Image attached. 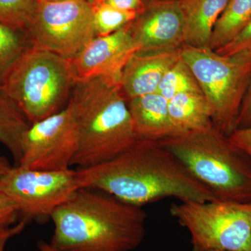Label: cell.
Returning <instances> with one entry per match:
<instances>
[{"mask_svg":"<svg viewBox=\"0 0 251 251\" xmlns=\"http://www.w3.org/2000/svg\"><path fill=\"white\" fill-rule=\"evenodd\" d=\"M76 172L80 188L99 190L142 207L168 198L217 201L173 153L153 140L138 139L110 161Z\"/></svg>","mask_w":251,"mask_h":251,"instance_id":"cell-1","label":"cell"},{"mask_svg":"<svg viewBox=\"0 0 251 251\" xmlns=\"http://www.w3.org/2000/svg\"><path fill=\"white\" fill-rule=\"evenodd\" d=\"M50 245L58 251H132L146 235L142 206L108 193L81 188L52 216Z\"/></svg>","mask_w":251,"mask_h":251,"instance_id":"cell-2","label":"cell"},{"mask_svg":"<svg viewBox=\"0 0 251 251\" xmlns=\"http://www.w3.org/2000/svg\"><path fill=\"white\" fill-rule=\"evenodd\" d=\"M69 103L78 130V150L72 163L77 169L110 161L139 139L120 78L76 82Z\"/></svg>","mask_w":251,"mask_h":251,"instance_id":"cell-3","label":"cell"},{"mask_svg":"<svg viewBox=\"0 0 251 251\" xmlns=\"http://www.w3.org/2000/svg\"><path fill=\"white\" fill-rule=\"evenodd\" d=\"M217 201L251 202V159L211 125L159 142Z\"/></svg>","mask_w":251,"mask_h":251,"instance_id":"cell-4","label":"cell"},{"mask_svg":"<svg viewBox=\"0 0 251 251\" xmlns=\"http://www.w3.org/2000/svg\"><path fill=\"white\" fill-rule=\"evenodd\" d=\"M75 84L70 59L30 46L2 88L33 124L66 108Z\"/></svg>","mask_w":251,"mask_h":251,"instance_id":"cell-5","label":"cell"},{"mask_svg":"<svg viewBox=\"0 0 251 251\" xmlns=\"http://www.w3.org/2000/svg\"><path fill=\"white\" fill-rule=\"evenodd\" d=\"M181 54L206 99L213 125L226 136L237 128L238 117L251 77V62L217 53L209 47L182 45Z\"/></svg>","mask_w":251,"mask_h":251,"instance_id":"cell-6","label":"cell"},{"mask_svg":"<svg viewBox=\"0 0 251 251\" xmlns=\"http://www.w3.org/2000/svg\"><path fill=\"white\" fill-rule=\"evenodd\" d=\"M171 214L189 232L192 251H251V202H180Z\"/></svg>","mask_w":251,"mask_h":251,"instance_id":"cell-7","label":"cell"},{"mask_svg":"<svg viewBox=\"0 0 251 251\" xmlns=\"http://www.w3.org/2000/svg\"><path fill=\"white\" fill-rule=\"evenodd\" d=\"M25 33L33 47L72 59L95 37L92 4L36 0Z\"/></svg>","mask_w":251,"mask_h":251,"instance_id":"cell-8","label":"cell"},{"mask_svg":"<svg viewBox=\"0 0 251 251\" xmlns=\"http://www.w3.org/2000/svg\"><path fill=\"white\" fill-rule=\"evenodd\" d=\"M80 188L77 172L11 167L0 180V192L14 202L19 221L45 223Z\"/></svg>","mask_w":251,"mask_h":251,"instance_id":"cell-9","label":"cell"},{"mask_svg":"<svg viewBox=\"0 0 251 251\" xmlns=\"http://www.w3.org/2000/svg\"><path fill=\"white\" fill-rule=\"evenodd\" d=\"M78 146V130L69 103L61 111L31 124L25 131L18 166L37 171H66L72 166Z\"/></svg>","mask_w":251,"mask_h":251,"instance_id":"cell-10","label":"cell"},{"mask_svg":"<svg viewBox=\"0 0 251 251\" xmlns=\"http://www.w3.org/2000/svg\"><path fill=\"white\" fill-rule=\"evenodd\" d=\"M131 23L112 34L95 36L70 59L75 82L98 77L120 79L126 64L139 50Z\"/></svg>","mask_w":251,"mask_h":251,"instance_id":"cell-11","label":"cell"},{"mask_svg":"<svg viewBox=\"0 0 251 251\" xmlns=\"http://www.w3.org/2000/svg\"><path fill=\"white\" fill-rule=\"evenodd\" d=\"M130 27L139 50L176 49L184 44V21L178 1L149 4L138 13Z\"/></svg>","mask_w":251,"mask_h":251,"instance_id":"cell-12","label":"cell"},{"mask_svg":"<svg viewBox=\"0 0 251 251\" xmlns=\"http://www.w3.org/2000/svg\"><path fill=\"white\" fill-rule=\"evenodd\" d=\"M181 48L136 51L126 64L120 77L127 100L157 92L166 73L181 58Z\"/></svg>","mask_w":251,"mask_h":251,"instance_id":"cell-13","label":"cell"},{"mask_svg":"<svg viewBox=\"0 0 251 251\" xmlns=\"http://www.w3.org/2000/svg\"><path fill=\"white\" fill-rule=\"evenodd\" d=\"M128 105L139 139L160 142L177 135L170 116L168 100L158 92L130 99Z\"/></svg>","mask_w":251,"mask_h":251,"instance_id":"cell-14","label":"cell"},{"mask_svg":"<svg viewBox=\"0 0 251 251\" xmlns=\"http://www.w3.org/2000/svg\"><path fill=\"white\" fill-rule=\"evenodd\" d=\"M230 0H179L184 21V44L209 47L218 19Z\"/></svg>","mask_w":251,"mask_h":251,"instance_id":"cell-15","label":"cell"},{"mask_svg":"<svg viewBox=\"0 0 251 251\" xmlns=\"http://www.w3.org/2000/svg\"><path fill=\"white\" fill-rule=\"evenodd\" d=\"M171 121L177 135L212 125L209 104L202 93H185L168 101Z\"/></svg>","mask_w":251,"mask_h":251,"instance_id":"cell-16","label":"cell"},{"mask_svg":"<svg viewBox=\"0 0 251 251\" xmlns=\"http://www.w3.org/2000/svg\"><path fill=\"white\" fill-rule=\"evenodd\" d=\"M30 122L2 88L0 87V143L9 150L14 157L16 166L21 161V143L23 133Z\"/></svg>","mask_w":251,"mask_h":251,"instance_id":"cell-17","label":"cell"},{"mask_svg":"<svg viewBox=\"0 0 251 251\" xmlns=\"http://www.w3.org/2000/svg\"><path fill=\"white\" fill-rule=\"evenodd\" d=\"M251 21V0H230L218 19L209 48L221 49L231 42Z\"/></svg>","mask_w":251,"mask_h":251,"instance_id":"cell-18","label":"cell"},{"mask_svg":"<svg viewBox=\"0 0 251 251\" xmlns=\"http://www.w3.org/2000/svg\"><path fill=\"white\" fill-rule=\"evenodd\" d=\"M30 46L25 31L0 23V87H2L15 64Z\"/></svg>","mask_w":251,"mask_h":251,"instance_id":"cell-19","label":"cell"},{"mask_svg":"<svg viewBox=\"0 0 251 251\" xmlns=\"http://www.w3.org/2000/svg\"><path fill=\"white\" fill-rule=\"evenodd\" d=\"M157 92L168 101L179 94L202 93L197 80L181 57L166 73Z\"/></svg>","mask_w":251,"mask_h":251,"instance_id":"cell-20","label":"cell"},{"mask_svg":"<svg viewBox=\"0 0 251 251\" xmlns=\"http://www.w3.org/2000/svg\"><path fill=\"white\" fill-rule=\"evenodd\" d=\"M95 36H106L133 22L138 13L122 11L105 3L94 0L91 3Z\"/></svg>","mask_w":251,"mask_h":251,"instance_id":"cell-21","label":"cell"},{"mask_svg":"<svg viewBox=\"0 0 251 251\" xmlns=\"http://www.w3.org/2000/svg\"><path fill=\"white\" fill-rule=\"evenodd\" d=\"M36 0H0V23L25 31L35 9Z\"/></svg>","mask_w":251,"mask_h":251,"instance_id":"cell-22","label":"cell"},{"mask_svg":"<svg viewBox=\"0 0 251 251\" xmlns=\"http://www.w3.org/2000/svg\"><path fill=\"white\" fill-rule=\"evenodd\" d=\"M214 51L241 62H251V21L235 39Z\"/></svg>","mask_w":251,"mask_h":251,"instance_id":"cell-23","label":"cell"},{"mask_svg":"<svg viewBox=\"0 0 251 251\" xmlns=\"http://www.w3.org/2000/svg\"><path fill=\"white\" fill-rule=\"evenodd\" d=\"M19 218L16 204L6 195L0 192V228L14 226Z\"/></svg>","mask_w":251,"mask_h":251,"instance_id":"cell-24","label":"cell"},{"mask_svg":"<svg viewBox=\"0 0 251 251\" xmlns=\"http://www.w3.org/2000/svg\"><path fill=\"white\" fill-rule=\"evenodd\" d=\"M228 138L232 145L242 150L251 159V127L237 128Z\"/></svg>","mask_w":251,"mask_h":251,"instance_id":"cell-25","label":"cell"},{"mask_svg":"<svg viewBox=\"0 0 251 251\" xmlns=\"http://www.w3.org/2000/svg\"><path fill=\"white\" fill-rule=\"evenodd\" d=\"M249 127H251V77L237 121V128Z\"/></svg>","mask_w":251,"mask_h":251,"instance_id":"cell-26","label":"cell"},{"mask_svg":"<svg viewBox=\"0 0 251 251\" xmlns=\"http://www.w3.org/2000/svg\"><path fill=\"white\" fill-rule=\"evenodd\" d=\"M27 224L25 221H19L14 226L0 228V251H4L6 243L11 238L21 233Z\"/></svg>","mask_w":251,"mask_h":251,"instance_id":"cell-27","label":"cell"},{"mask_svg":"<svg viewBox=\"0 0 251 251\" xmlns=\"http://www.w3.org/2000/svg\"><path fill=\"white\" fill-rule=\"evenodd\" d=\"M105 3L122 10V11H130V12L139 13L143 9L142 0H103Z\"/></svg>","mask_w":251,"mask_h":251,"instance_id":"cell-28","label":"cell"},{"mask_svg":"<svg viewBox=\"0 0 251 251\" xmlns=\"http://www.w3.org/2000/svg\"><path fill=\"white\" fill-rule=\"evenodd\" d=\"M11 168L8 160L5 157L0 156V180Z\"/></svg>","mask_w":251,"mask_h":251,"instance_id":"cell-29","label":"cell"},{"mask_svg":"<svg viewBox=\"0 0 251 251\" xmlns=\"http://www.w3.org/2000/svg\"><path fill=\"white\" fill-rule=\"evenodd\" d=\"M38 248L40 251H58L54 249L50 244H48L44 241H39L38 242Z\"/></svg>","mask_w":251,"mask_h":251,"instance_id":"cell-30","label":"cell"},{"mask_svg":"<svg viewBox=\"0 0 251 251\" xmlns=\"http://www.w3.org/2000/svg\"><path fill=\"white\" fill-rule=\"evenodd\" d=\"M46 1H72V0H46Z\"/></svg>","mask_w":251,"mask_h":251,"instance_id":"cell-31","label":"cell"},{"mask_svg":"<svg viewBox=\"0 0 251 251\" xmlns=\"http://www.w3.org/2000/svg\"><path fill=\"white\" fill-rule=\"evenodd\" d=\"M87 1H89V2L92 3V1H94V0H87Z\"/></svg>","mask_w":251,"mask_h":251,"instance_id":"cell-32","label":"cell"}]
</instances>
